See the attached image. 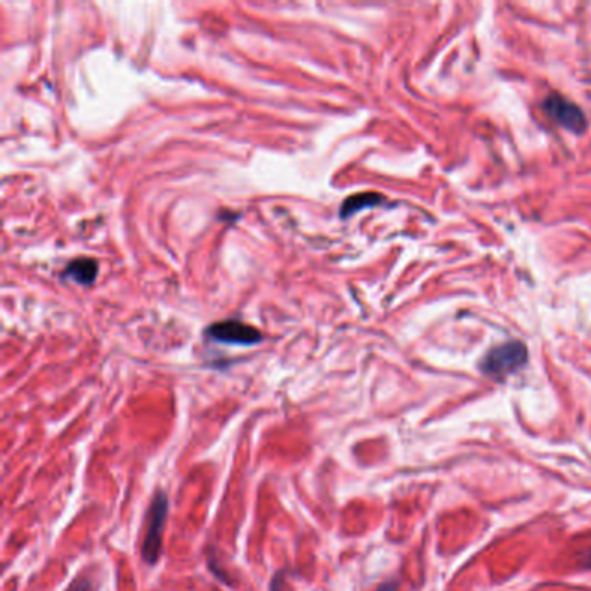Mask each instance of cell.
Segmentation results:
<instances>
[{
    "mask_svg": "<svg viewBox=\"0 0 591 591\" xmlns=\"http://www.w3.org/2000/svg\"><path fill=\"white\" fill-rule=\"evenodd\" d=\"M527 363V349L522 341H508L491 349L484 358L481 368L486 375L501 380L519 371Z\"/></svg>",
    "mask_w": 591,
    "mask_h": 591,
    "instance_id": "6da1fadb",
    "label": "cell"
},
{
    "mask_svg": "<svg viewBox=\"0 0 591 591\" xmlns=\"http://www.w3.org/2000/svg\"><path fill=\"white\" fill-rule=\"evenodd\" d=\"M168 515V498L163 491H158L153 498L151 506L148 513V527H146V536L141 546V555L143 560L149 566H155L158 562L161 554V537H163L165 522Z\"/></svg>",
    "mask_w": 591,
    "mask_h": 591,
    "instance_id": "7a4b0ae2",
    "label": "cell"
},
{
    "mask_svg": "<svg viewBox=\"0 0 591 591\" xmlns=\"http://www.w3.org/2000/svg\"><path fill=\"white\" fill-rule=\"evenodd\" d=\"M541 106H543L544 115H546L551 122L563 127V129L569 130V132L583 134L586 130L588 120H586L581 107L575 106L573 101H569V99L563 98V95H548Z\"/></svg>",
    "mask_w": 591,
    "mask_h": 591,
    "instance_id": "3957f363",
    "label": "cell"
},
{
    "mask_svg": "<svg viewBox=\"0 0 591 591\" xmlns=\"http://www.w3.org/2000/svg\"><path fill=\"white\" fill-rule=\"evenodd\" d=\"M206 335L212 340L234 345H255L262 340L259 329L238 320L215 322L206 329Z\"/></svg>",
    "mask_w": 591,
    "mask_h": 591,
    "instance_id": "277c9868",
    "label": "cell"
},
{
    "mask_svg": "<svg viewBox=\"0 0 591 591\" xmlns=\"http://www.w3.org/2000/svg\"><path fill=\"white\" fill-rule=\"evenodd\" d=\"M64 276H70L73 281L80 285H90L98 276V262L94 259H76L64 271Z\"/></svg>",
    "mask_w": 591,
    "mask_h": 591,
    "instance_id": "5b68a950",
    "label": "cell"
},
{
    "mask_svg": "<svg viewBox=\"0 0 591 591\" xmlns=\"http://www.w3.org/2000/svg\"><path fill=\"white\" fill-rule=\"evenodd\" d=\"M383 198L378 197V194H373V193H364V194H356V197H351L347 198L344 201V205H341V210H340V215L341 217H351L352 213L359 212V210L366 209V206H373V205H378V203H382Z\"/></svg>",
    "mask_w": 591,
    "mask_h": 591,
    "instance_id": "8992f818",
    "label": "cell"
},
{
    "mask_svg": "<svg viewBox=\"0 0 591 591\" xmlns=\"http://www.w3.org/2000/svg\"><path fill=\"white\" fill-rule=\"evenodd\" d=\"M90 588H92V585H90L89 579L78 578V579H75V581L71 583L68 591H90Z\"/></svg>",
    "mask_w": 591,
    "mask_h": 591,
    "instance_id": "52a82bcc",
    "label": "cell"
},
{
    "mask_svg": "<svg viewBox=\"0 0 591 591\" xmlns=\"http://www.w3.org/2000/svg\"><path fill=\"white\" fill-rule=\"evenodd\" d=\"M376 591H402L401 586H399L397 581H387L383 585H380Z\"/></svg>",
    "mask_w": 591,
    "mask_h": 591,
    "instance_id": "ba28073f",
    "label": "cell"
},
{
    "mask_svg": "<svg viewBox=\"0 0 591 591\" xmlns=\"http://www.w3.org/2000/svg\"><path fill=\"white\" fill-rule=\"evenodd\" d=\"M588 566L591 567V551H590V555H588Z\"/></svg>",
    "mask_w": 591,
    "mask_h": 591,
    "instance_id": "9c48e42d",
    "label": "cell"
}]
</instances>
